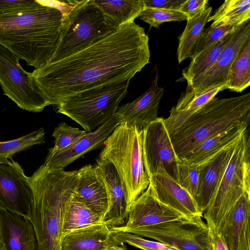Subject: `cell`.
I'll list each match as a JSON object with an SVG mask.
<instances>
[{
    "instance_id": "6da1fadb",
    "label": "cell",
    "mask_w": 250,
    "mask_h": 250,
    "mask_svg": "<svg viewBox=\"0 0 250 250\" xmlns=\"http://www.w3.org/2000/svg\"><path fill=\"white\" fill-rule=\"evenodd\" d=\"M149 38L134 22L114 28L78 51L48 61L32 77L48 105L83 91L130 80L149 62Z\"/></svg>"
},
{
    "instance_id": "7a4b0ae2",
    "label": "cell",
    "mask_w": 250,
    "mask_h": 250,
    "mask_svg": "<svg viewBox=\"0 0 250 250\" xmlns=\"http://www.w3.org/2000/svg\"><path fill=\"white\" fill-rule=\"evenodd\" d=\"M37 1V0H36ZM61 12L37 3L0 14V44L38 68L53 55L59 41Z\"/></svg>"
},
{
    "instance_id": "3957f363",
    "label": "cell",
    "mask_w": 250,
    "mask_h": 250,
    "mask_svg": "<svg viewBox=\"0 0 250 250\" xmlns=\"http://www.w3.org/2000/svg\"><path fill=\"white\" fill-rule=\"evenodd\" d=\"M78 170L42 165L29 177L32 190L30 220L38 250H60L64 211L78 182Z\"/></svg>"
},
{
    "instance_id": "277c9868",
    "label": "cell",
    "mask_w": 250,
    "mask_h": 250,
    "mask_svg": "<svg viewBox=\"0 0 250 250\" xmlns=\"http://www.w3.org/2000/svg\"><path fill=\"white\" fill-rule=\"evenodd\" d=\"M250 119V93L230 98L214 97L167 131L181 161L204 140L232 127L248 126Z\"/></svg>"
},
{
    "instance_id": "5b68a950",
    "label": "cell",
    "mask_w": 250,
    "mask_h": 250,
    "mask_svg": "<svg viewBox=\"0 0 250 250\" xmlns=\"http://www.w3.org/2000/svg\"><path fill=\"white\" fill-rule=\"evenodd\" d=\"M143 139L142 127L123 123L105 141L100 153L99 159L115 167L126 190L128 209L149 184L144 165Z\"/></svg>"
},
{
    "instance_id": "8992f818",
    "label": "cell",
    "mask_w": 250,
    "mask_h": 250,
    "mask_svg": "<svg viewBox=\"0 0 250 250\" xmlns=\"http://www.w3.org/2000/svg\"><path fill=\"white\" fill-rule=\"evenodd\" d=\"M130 80L83 91L62 100L57 112L91 132L112 118L125 97Z\"/></svg>"
},
{
    "instance_id": "52a82bcc",
    "label": "cell",
    "mask_w": 250,
    "mask_h": 250,
    "mask_svg": "<svg viewBox=\"0 0 250 250\" xmlns=\"http://www.w3.org/2000/svg\"><path fill=\"white\" fill-rule=\"evenodd\" d=\"M118 27L94 0H76L70 13L62 18L57 45L48 61L65 58Z\"/></svg>"
},
{
    "instance_id": "ba28073f",
    "label": "cell",
    "mask_w": 250,
    "mask_h": 250,
    "mask_svg": "<svg viewBox=\"0 0 250 250\" xmlns=\"http://www.w3.org/2000/svg\"><path fill=\"white\" fill-rule=\"evenodd\" d=\"M248 130L238 140L221 182L203 214L218 228L245 193H250V145Z\"/></svg>"
},
{
    "instance_id": "9c48e42d",
    "label": "cell",
    "mask_w": 250,
    "mask_h": 250,
    "mask_svg": "<svg viewBox=\"0 0 250 250\" xmlns=\"http://www.w3.org/2000/svg\"><path fill=\"white\" fill-rule=\"evenodd\" d=\"M19 60L0 44V86L3 94L22 109L41 112L48 104L31 73L22 68Z\"/></svg>"
},
{
    "instance_id": "30bf717a",
    "label": "cell",
    "mask_w": 250,
    "mask_h": 250,
    "mask_svg": "<svg viewBox=\"0 0 250 250\" xmlns=\"http://www.w3.org/2000/svg\"><path fill=\"white\" fill-rule=\"evenodd\" d=\"M202 216L163 222L131 231L179 250H208V228Z\"/></svg>"
},
{
    "instance_id": "8fae6325",
    "label": "cell",
    "mask_w": 250,
    "mask_h": 250,
    "mask_svg": "<svg viewBox=\"0 0 250 250\" xmlns=\"http://www.w3.org/2000/svg\"><path fill=\"white\" fill-rule=\"evenodd\" d=\"M164 119L158 117L143 128L144 165L149 178L166 172L175 180L177 165L181 161L175 151Z\"/></svg>"
},
{
    "instance_id": "7c38bea8",
    "label": "cell",
    "mask_w": 250,
    "mask_h": 250,
    "mask_svg": "<svg viewBox=\"0 0 250 250\" xmlns=\"http://www.w3.org/2000/svg\"><path fill=\"white\" fill-rule=\"evenodd\" d=\"M32 190L29 177L13 159H0V208L29 219Z\"/></svg>"
},
{
    "instance_id": "4fadbf2b",
    "label": "cell",
    "mask_w": 250,
    "mask_h": 250,
    "mask_svg": "<svg viewBox=\"0 0 250 250\" xmlns=\"http://www.w3.org/2000/svg\"><path fill=\"white\" fill-rule=\"evenodd\" d=\"M250 39V19L238 26L214 64L189 86L195 94L210 89L223 87L229 69L236 56Z\"/></svg>"
},
{
    "instance_id": "5bb4252c",
    "label": "cell",
    "mask_w": 250,
    "mask_h": 250,
    "mask_svg": "<svg viewBox=\"0 0 250 250\" xmlns=\"http://www.w3.org/2000/svg\"><path fill=\"white\" fill-rule=\"evenodd\" d=\"M185 218L187 217L159 201L148 185L146 189L129 206L125 223L110 229L113 232H130L163 222Z\"/></svg>"
},
{
    "instance_id": "9a60e30c",
    "label": "cell",
    "mask_w": 250,
    "mask_h": 250,
    "mask_svg": "<svg viewBox=\"0 0 250 250\" xmlns=\"http://www.w3.org/2000/svg\"><path fill=\"white\" fill-rule=\"evenodd\" d=\"M250 193L245 192L217 228L228 250H250Z\"/></svg>"
},
{
    "instance_id": "2e32d148",
    "label": "cell",
    "mask_w": 250,
    "mask_h": 250,
    "mask_svg": "<svg viewBox=\"0 0 250 250\" xmlns=\"http://www.w3.org/2000/svg\"><path fill=\"white\" fill-rule=\"evenodd\" d=\"M238 140L197 166L199 182L194 199L203 214L221 182Z\"/></svg>"
},
{
    "instance_id": "e0dca14e",
    "label": "cell",
    "mask_w": 250,
    "mask_h": 250,
    "mask_svg": "<svg viewBox=\"0 0 250 250\" xmlns=\"http://www.w3.org/2000/svg\"><path fill=\"white\" fill-rule=\"evenodd\" d=\"M94 167L104 180L109 199V207L103 223L109 228L123 225L129 209L125 186L110 162L99 158Z\"/></svg>"
},
{
    "instance_id": "ac0fdd59",
    "label": "cell",
    "mask_w": 250,
    "mask_h": 250,
    "mask_svg": "<svg viewBox=\"0 0 250 250\" xmlns=\"http://www.w3.org/2000/svg\"><path fill=\"white\" fill-rule=\"evenodd\" d=\"M149 179L152 192L161 203L187 218L203 217L194 198L167 172L157 173Z\"/></svg>"
},
{
    "instance_id": "d6986e66",
    "label": "cell",
    "mask_w": 250,
    "mask_h": 250,
    "mask_svg": "<svg viewBox=\"0 0 250 250\" xmlns=\"http://www.w3.org/2000/svg\"><path fill=\"white\" fill-rule=\"evenodd\" d=\"M118 125L119 119L114 114L103 125L91 132H86L67 148L53 154H48L43 165L64 169L86 153L103 146Z\"/></svg>"
},
{
    "instance_id": "ffe728a7",
    "label": "cell",
    "mask_w": 250,
    "mask_h": 250,
    "mask_svg": "<svg viewBox=\"0 0 250 250\" xmlns=\"http://www.w3.org/2000/svg\"><path fill=\"white\" fill-rule=\"evenodd\" d=\"M60 250H127L104 223L88 227L64 235Z\"/></svg>"
},
{
    "instance_id": "44dd1931",
    "label": "cell",
    "mask_w": 250,
    "mask_h": 250,
    "mask_svg": "<svg viewBox=\"0 0 250 250\" xmlns=\"http://www.w3.org/2000/svg\"><path fill=\"white\" fill-rule=\"evenodd\" d=\"M164 88L158 84L155 76L150 87L131 103L118 107L115 115L119 124L128 123L143 128L158 118L159 104L164 94Z\"/></svg>"
},
{
    "instance_id": "7402d4cb",
    "label": "cell",
    "mask_w": 250,
    "mask_h": 250,
    "mask_svg": "<svg viewBox=\"0 0 250 250\" xmlns=\"http://www.w3.org/2000/svg\"><path fill=\"white\" fill-rule=\"evenodd\" d=\"M0 243L3 250H38L36 234L31 221L1 209Z\"/></svg>"
},
{
    "instance_id": "603a6c76",
    "label": "cell",
    "mask_w": 250,
    "mask_h": 250,
    "mask_svg": "<svg viewBox=\"0 0 250 250\" xmlns=\"http://www.w3.org/2000/svg\"><path fill=\"white\" fill-rule=\"evenodd\" d=\"M78 172L79 179L75 195L103 219L108 208L109 199L102 176L91 165L83 166Z\"/></svg>"
},
{
    "instance_id": "cb8c5ba5",
    "label": "cell",
    "mask_w": 250,
    "mask_h": 250,
    "mask_svg": "<svg viewBox=\"0 0 250 250\" xmlns=\"http://www.w3.org/2000/svg\"><path fill=\"white\" fill-rule=\"evenodd\" d=\"M248 127H234L214 134L201 142L181 161L198 166L237 141L248 130Z\"/></svg>"
},
{
    "instance_id": "d4e9b609",
    "label": "cell",
    "mask_w": 250,
    "mask_h": 250,
    "mask_svg": "<svg viewBox=\"0 0 250 250\" xmlns=\"http://www.w3.org/2000/svg\"><path fill=\"white\" fill-rule=\"evenodd\" d=\"M102 223H104L103 218L90 210L75 195L74 192L63 216L62 227V236L81 229Z\"/></svg>"
},
{
    "instance_id": "484cf974",
    "label": "cell",
    "mask_w": 250,
    "mask_h": 250,
    "mask_svg": "<svg viewBox=\"0 0 250 250\" xmlns=\"http://www.w3.org/2000/svg\"><path fill=\"white\" fill-rule=\"evenodd\" d=\"M211 10V7H207L188 18L186 27L179 38L177 50L179 63L188 58H190L192 49L208 22Z\"/></svg>"
},
{
    "instance_id": "4316f807",
    "label": "cell",
    "mask_w": 250,
    "mask_h": 250,
    "mask_svg": "<svg viewBox=\"0 0 250 250\" xmlns=\"http://www.w3.org/2000/svg\"><path fill=\"white\" fill-rule=\"evenodd\" d=\"M250 19V0H226L208 20L210 26H239Z\"/></svg>"
},
{
    "instance_id": "83f0119b",
    "label": "cell",
    "mask_w": 250,
    "mask_h": 250,
    "mask_svg": "<svg viewBox=\"0 0 250 250\" xmlns=\"http://www.w3.org/2000/svg\"><path fill=\"white\" fill-rule=\"evenodd\" d=\"M235 28L191 59L188 66L182 72L183 77L187 81L188 85L204 74L214 64L221 51L229 41Z\"/></svg>"
},
{
    "instance_id": "f1b7e54d",
    "label": "cell",
    "mask_w": 250,
    "mask_h": 250,
    "mask_svg": "<svg viewBox=\"0 0 250 250\" xmlns=\"http://www.w3.org/2000/svg\"><path fill=\"white\" fill-rule=\"evenodd\" d=\"M103 12L119 26L134 22L146 8L143 0H94Z\"/></svg>"
},
{
    "instance_id": "f546056e",
    "label": "cell",
    "mask_w": 250,
    "mask_h": 250,
    "mask_svg": "<svg viewBox=\"0 0 250 250\" xmlns=\"http://www.w3.org/2000/svg\"><path fill=\"white\" fill-rule=\"evenodd\" d=\"M250 85V39L232 62L228 73L224 90L241 92Z\"/></svg>"
},
{
    "instance_id": "4dcf8cb0",
    "label": "cell",
    "mask_w": 250,
    "mask_h": 250,
    "mask_svg": "<svg viewBox=\"0 0 250 250\" xmlns=\"http://www.w3.org/2000/svg\"><path fill=\"white\" fill-rule=\"evenodd\" d=\"M43 127L20 138L7 141H0V159H13L16 153L44 142Z\"/></svg>"
},
{
    "instance_id": "1f68e13d",
    "label": "cell",
    "mask_w": 250,
    "mask_h": 250,
    "mask_svg": "<svg viewBox=\"0 0 250 250\" xmlns=\"http://www.w3.org/2000/svg\"><path fill=\"white\" fill-rule=\"evenodd\" d=\"M86 132L68 125L65 122L60 123L54 129L52 136L55 139L54 146L49 149L48 154L62 151L74 144Z\"/></svg>"
},
{
    "instance_id": "d6a6232c",
    "label": "cell",
    "mask_w": 250,
    "mask_h": 250,
    "mask_svg": "<svg viewBox=\"0 0 250 250\" xmlns=\"http://www.w3.org/2000/svg\"><path fill=\"white\" fill-rule=\"evenodd\" d=\"M140 19L150 27L158 28L165 22L187 21L188 17L177 10L146 8L139 16Z\"/></svg>"
},
{
    "instance_id": "836d02e7",
    "label": "cell",
    "mask_w": 250,
    "mask_h": 250,
    "mask_svg": "<svg viewBox=\"0 0 250 250\" xmlns=\"http://www.w3.org/2000/svg\"><path fill=\"white\" fill-rule=\"evenodd\" d=\"M237 26L226 25L219 27L209 26L207 28H204L192 49L190 58H194L219 41L225 35L233 31Z\"/></svg>"
},
{
    "instance_id": "e575fe53",
    "label": "cell",
    "mask_w": 250,
    "mask_h": 250,
    "mask_svg": "<svg viewBox=\"0 0 250 250\" xmlns=\"http://www.w3.org/2000/svg\"><path fill=\"white\" fill-rule=\"evenodd\" d=\"M175 180L195 198L199 182L198 167L180 161L177 165Z\"/></svg>"
},
{
    "instance_id": "d590c367",
    "label": "cell",
    "mask_w": 250,
    "mask_h": 250,
    "mask_svg": "<svg viewBox=\"0 0 250 250\" xmlns=\"http://www.w3.org/2000/svg\"><path fill=\"white\" fill-rule=\"evenodd\" d=\"M114 233L116 237L124 243L143 250H179L160 242L146 240L131 233L120 231Z\"/></svg>"
},
{
    "instance_id": "8d00e7d4",
    "label": "cell",
    "mask_w": 250,
    "mask_h": 250,
    "mask_svg": "<svg viewBox=\"0 0 250 250\" xmlns=\"http://www.w3.org/2000/svg\"><path fill=\"white\" fill-rule=\"evenodd\" d=\"M205 220L208 228V250H228L217 228L209 219Z\"/></svg>"
},
{
    "instance_id": "74e56055",
    "label": "cell",
    "mask_w": 250,
    "mask_h": 250,
    "mask_svg": "<svg viewBox=\"0 0 250 250\" xmlns=\"http://www.w3.org/2000/svg\"><path fill=\"white\" fill-rule=\"evenodd\" d=\"M145 8L179 11L186 0H143Z\"/></svg>"
},
{
    "instance_id": "f35d334b",
    "label": "cell",
    "mask_w": 250,
    "mask_h": 250,
    "mask_svg": "<svg viewBox=\"0 0 250 250\" xmlns=\"http://www.w3.org/2000/svg\"><path fill=\"white\" fill-rule=\"evenodd\" d=\"M37 3L36 0H0V14L32 6Z\"/></svg>"
},
{
    "instance_id": "ab89813d",
    "label": "cell",
    "mask_w": 250,
    "mask_h": 250,
    "mask_svg": "<svg viewBox=\"0 0 250 250\" xmlns=\"http://www.w3.org/2000/svg\"><path fill=\"white\" fill-rule=\"evenodd\" d=\"M208 3V0H186L179 11L190 17L206 8Z\"/></svg>"
},
{
    "instance_id": "60d3db41",
    "label": "cell",
    "mask_w": 250,
    "mask_h": 250,
    "mask_svg": "<svg viewBox=\"0 0 250 250\" xmlns=\"http://www.w3.org/2000/svg\"><path fill=\"white\" fill-rule=\"evenodd\" d=\"M0 250H3L1 246L0 243Z\"/></svg>"
},
{
    "instance_id": "b9f144b4",
    "label": "cell",
    "mask_w": 250,
    "mask_h": 250,
    "mask_svg": "<svg viewBox=\"0 0 250 250\" xmlns=\"http://www.w3.org/2000/svg\"><path fill=\"white\" fill-rule=\"evenodd\" d=\"M0 210H1V208H0Z\"/></svg>"
}]
</instances>
